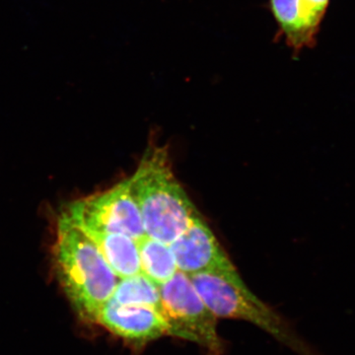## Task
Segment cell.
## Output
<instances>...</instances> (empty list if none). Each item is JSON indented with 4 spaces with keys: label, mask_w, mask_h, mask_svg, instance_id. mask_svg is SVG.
Wrapping results in <instances>:
<instances>
[{
    "label": "cell",
    "mask_w": 355,
    "mask_h": 355,
    "mask_svg": "<svg viewBox=\"0 0 355 355\" xmlns=\"http://www.w3.org/2000/svg\"><path fill=\"white\" fill-rule=\"evenodd\" d=\"M112 299L119 304L144 306L161 312L159 286L142 273L120 279Z\"/></svg>",
    "instance_id": "11"
},
{
    "label": "cell",
    "mask_w": 355,
    "mask_h": 355,
    "mask_svg": "<svg viewBox=\"0 0 355 355\" xmlns=\"http://www.w3.org/2000/svg\"><path fill=\"white\" fill-rule=\"evenodd\" d=\"M97 323L135 347H144L163 336H173L171 327L160 311L119 304L112 298L100 311Z\"/></svg>",
    "instance_id": "7"
},
{
    "label": "cell",
    "mask_w": 355,
    "mask_h": 355,
    "mask_svg": "<svg viewBox=\"0 0 355 355\" xmlns=\"http://www.w3.org/2000/svg\"><path fill=\"white\" fill-rule=\"evenodd\" d=\"M67 210L89 232L118 233L137 241L146 235L128 178L109 190L77 200Z\"/></svg>",
    "instance_id": "5"
},
{
    "label": "cell",
    "mask_w": 355,
    "mask_h": 355,
    "mask_svg": "<svg viewBox=\"0 0 355 355\" xmlns=\"http://www.w3.org/2000/svg\"><path fill=\"white\" fill-rule=\"evenodd\" d=\"M270 11L279 25V33L297 58L304 49L316 46L317 37L310 31L301 0H270Z\"/></svg>",
    "instance_id": "8"
},
{
    "label": "cell",
    "mask_w": 355,
    "mask_h": 355,
    "mask_svg": "<svg viewBox=\"0 0 355 355\" xmlns=\"http://www.w3.org/2000/svg\"><path fill=\"white\" fill-rule=\"evenodd\" d=\"M55 263L58 279L77 314L85 321L97 322L120 279L94 240L67 210L58 222Z\"/></svg>",
    "instance_id": "1"
},
{
    "label": "cell",
    "mask_w": 355,
    "mask_h": 355,
    "mask_svg": "<svg viewBox=\"0 0 355 355\" xmlns=\"http://www.w3.org/2000/svg\"><path fill=\"white\" fill-rule=\"evenodd\" d=\"M331 0H301L310 31L317 37Z\"/></svg>",
    "instance_id": "12"
},
{
    "label": "cell",
    "mask_w": 355,
    "mask_h": 355,
    "mask_svg": "<svg viewBox=\"0 0 355 355\" xmlns=\"http://www.w3.org/2000/svg\"><path fill=\"white\" fill-rule=\"evenodd\" d=\"M170 247L176 259L178 270L186 275L238 272L216 236L200 216L193 219Z\"/></svg>",
    "instance_id": "6"
},
{
    "label": "cell",
    "mask_w": 355,
    "mask_h": 355,
    "mask_svg": "<svg viewBox=\"0 0 355 355\" xmlns=\"http://www.w3.org/2000/svg\"><path fill=\"white\" fill-rule=\"evenodd\" d=\"M128 180L146 236L170 245L198 216L175 177L166 149L146 150Z\"/></svg>",
    "instance_id": "2"
},
{
    "label": "cell",
    "mask_w": 355,
    "mask_h": 355,
    "mask_svg": "<svg viewBox=\"0 0 355 355\" xmlns=\"http://www.w3.org/2000/svg\"><path fill=\"white\" fill-rule=\"evenodd\" d=\"M87 232L119 279L141 273L137 240L118 233Z\"/></svg>",
    "instance_id": "9"
},
{
    "label": "cell",
    "mask_w": 355,
    "mask_h": 355,
    "mask_svg": "<svg viewBox=\"0 0 355 355\" xmlns=\"http://www.w3.org/2000/svg\"><path fill=\"white\" fill-rule=\"evenodd\" d=\"M161 313L171 327L173 336L190 340L209 355H221L223 343L217 333V317L200 297L191 277L178 270L159 286Z\"/></svg>",
    "instance_id": "4"
},
{
    "label": "cell",
    "mask_w": 355,
    "mask_h": 355,
    "mask_svg": "<svg viewBox=\"0 0 355 355\" xmlns=\"http://www.w3.org/2000/svg\"><path fill=\"white\" fill-rule=\"evenodd\" d=\"M217 319L242 320L270 334L297 355H326L302 338L291 322L248 288L239 273L189 275Z\"/></svg>",
    "instance_id": "3"
},
{
    "label": "cell",
    "mask_w": 355,
    "mask_h": 355,
    "mask_svg": "<svg viewBox=\"0 0 355 355\" xmlns=\"http://www.w3.org/2000/svg\"><path fill=\"white\" fill-rule=\"evenodd\" d=\"M137 247L140 270L156 286L166 284L179 270L169 244L146 235L137 241Z\"/></svg>",
    "instance_id": "10"
}]
</instances>
